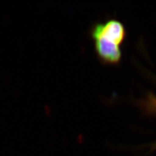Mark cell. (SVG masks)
I'll use <instances>...</instances> for the list:
<instances>
[{
  "label": "cell",
  "instance_id": "obj_1",
  "mask_svg": "<svg viewBox=\"0 0 156 156\" xmlns=\"http://www.w3.org/2000/svg\"><path fill=\"white\" fill-rule=\"evenodd\" d=\"M92 37L103 38L120 46L126 37L124 25L116 20H110L105 23L96 24L92 30Z\"/></svg>",
  "mask_w": 156,
  "mask_h": 156
},
{
  "label": "cell",
  "instance_id": "obj_2",
  "mask_svg": "<svg viewBox=\"0 0 156 156\" xmlns=\"http://www.w3.org/2000/svg\"><path fill=\"white\" fill-rule=\"evenodd\" d=\"M93 40L98 56L103 62L115 64L120 62L122 51L119 46L103 38H95Z\"/></svg>",
  "mask_w": 156,
  "mask_h": 156
},
{
  "label": "cell",
  "instance_id": "obj_3",
  "mask_svg": "<svg viewBox=\"0 0 156 156\" xmlns=\"http://www.w3.org/2000/svg\"><path fill=\"white\" fill-rule=\"evenodd\" d=\"M155 103V105L156 106V102H155V103ZM153 149H156V144H155V145H154Z\"/></svg>",
  "mask_w": 156,
  "mask_h": 156
}]
</instances>
